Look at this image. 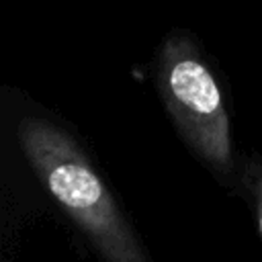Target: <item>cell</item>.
I'll list each match as a JSON object with an SVG mask.
<instances>
[{"label": "cell", "instance_id": "1", "mask_svg": "<svg viewBox=\"0 0 262 262\" xmlns=\"http://www.w3.org/2000/svg\"><path fill=\"white\" fill-rule=\"evenodd\" d=\"M18 139L49 194L74 219L104 260H149L115 196L66 131L45 119L27 117L18 125Z\"/></svg>", "mask_w": 262, "mask_h": 262}, {"label": "cell", "instance_id": "2", "mask_svg": "<svg viewBox=\"0 0 262 262\" xmlns=\"http://www.w3.org/2000/svg\"><path fill=\"white\" fill-rule=\"evenodd\" d=\"M156 82L166 111L192 154L219 178L235 170L229 115L217 78L184 31H174L158 53Z\"/></svg>", "mask_w": 262, "mask_h": 262}, {"label": "cell", "instance_id": "3", "mask_svg": "<svg viewBox=\"0 0 262 262\" xmlns=\"http://www.w3.org/2000/svg\"><path fill=\"white\" fill-rule=\"evenodd\" d=\"M237 182H239L244 196L252 205V211H254V217L258 223V231L262 237V158L260 156L254 154L242 162Z\"/></svg>", "mask_w": 262, "mask_h": 262}]
</instances>
